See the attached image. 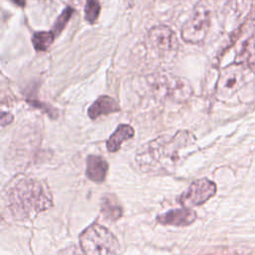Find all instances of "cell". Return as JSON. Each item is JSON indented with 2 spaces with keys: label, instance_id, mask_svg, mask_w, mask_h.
Segmentation results:
<instances>
[{
  "label": "cell",
  "instance_id": "cell-1",
  "mask_svg": "<svg viewBox=\"0 0 255 255\" xmlns=\"http://www.w3.org/2000/svg\"><path fill=\"white\" fill-rule=\"evenodd\" d=\"M194 139L188 130H179L172 135H160L142 145L135 160L143 172L169 173L182 159L181 151L192 145Z\"/></svg>",
  "mask_w": 255,
  "mask_h": 255
},
{
  "label": "cell",
  "instance_id": "cell-2",
  "mask_svg": "<svg viewBox=\"0 0 255 255\" xmlns=\"http://www.w3.org/2000/svg\"><path fill=\"white\" fill-rule=\"evenodd\" d=\"M52 205V194L48 186L35 178L17 180L7 193V206L17 220L32 218Z\"/></svg>",
  "mask_w": 255,
  "mask_h": 255
},
{
  "label": "cell",
  "instance_id": "cell-3",
  "mask_svg": "<svg viewBox=\"0 0 255 255\" xmlns=\"http://www.w3.org/2000/svg\"><path fill=\"white\" fill-rule=\"evenodd\" d=\"M85 255H119L120 243L117 237L105 226L93 223L79 237Z\"/></svg>",
  "mask_w": 255,
  "mask_h": 255
},
{
  "label": "cell",
  "instance_id": "cell-4",
  "mask_svg": "<svg viewBox=\"0 0 255 255\" xmlns=\"http://www.w3.org/2000/svg\"><path fill=\"white\" fill-rule=\"evenodd\" d=\"M210 25L209 10L205 6H197L181 29L182 39L189 44L201 43L208 32Z\"/></svg>",
  "mask_w": 255,
  "mask_h": 255
},
{
  "label": "cell",
  "instance_id": "cell-5",
  "mask_svg": "<svg viewBox=\"0 0 255 255\" xmlns=\"http://www.w3.org/2000/svg\"><path fill=\"white\" fill-rule=\"evenodd\" d=\"M246 68L247 67L235 62L225 67L220 72L216 84V95L218 98H229L241 88L245 80Z\"/></svg>",
  "mask_w": 255,
  "mask_h": 255
},
{
  "label": "cell",
  "instance_id": "cell-6",
  "mask_svg": "<svg viewBox=\"0 0 255 255\" xmlns=\"http://www.w3.org/2000/svg\"><path fill=\"white\" fill-rule=\"evenodd\" d=\"M216 193V184L207 179L194 180L179 196V202L184 207L201 205Z\"/></svg>",
  "mask_w": 255,
  "mask_h": 255
},
{
  "label": "cell",
  "instance_id": "cell-7",
  "mask_svg": "<svg viewBox=\"0 0 255 255\" xmlns=\"http://www.w3.org/2000/svg\"><path fill=\"white\" fill-rule=\"evenodd\" d=\"M148 37L152 46L161 52L174 50L177 46L176 36L170 28L163 25L152 27L148 32Z\"/></svg>",
  "mask_w": 255,
  "mask_h": 255
},
{
  "label": "cell",
  "instance_id": "cell-8",
  "mask_svg": "<svg viewBox=\"0 0 255 255\" xmlns=\"http://www.w3.org/2000/svg\"><path fill=\"white\" fill-rule=\"evenodd\" d=\"M197 215L195 211L189 207H182L168 210L156 217V221L162 225H173V226H187L193 223Z\"/></svg>",
  "mask_w": 255,
  "mask_h": 255
},
{
  "label": "cell",
  "instance_id": "cell-9",
  "mask_svg": "<svg viewBox=\"0 0 255 255\" xmlns=\"http://www.w3.org/2000/svg\"><path fill=\"white\" fill-rule=\"evenodd\" d=\"M86 175L87 177L97 183H101L106 179L109 164L105 158L100 155H89L87 157Z\"/></svg>",
  "mask_w": 255,
  "mask_h": 255
},
{
  "label": "cell",
  "instance_id": "cell-10",
  "mask_svg": "<svg viewBox=\"0 0 255 255\" xmlns=\"http://www.w3.org/2000/svg\"><path fill=\"white\" fill-rule=\"evenodd\" d=\"M120 105L115 99L109 96H101L89 108L88 116L91 119H97L103 115H109L120 112Z\"/></svg>",
  "mask_w": 255,
  "mask_h": 255
},
{
  "label": "cell",
  "instance_id": "cell-11",
  "mask_svg": "<svg viewBox=\"0 0 255 255\" xmlns=\"http://www.w3.org/2000/svg\"><path fill=\"white\" fill-rule=\"evenodd\" d=\"M134 135L133 128L128 125H120L107 140V148L110 152L118 151L122 144Z\"/></svg>",
  "mask_w": 255,
  "mask_h": 255
},
{
  "label": "cell",
  "instance_id": "cell-12",
  "mask_svg": "<svg viewBox=\"0 0 255 255\" xmlns=\"http://www.w3.org/2000/svg\"><path fill=\"white\" fill-rule=\"evenodd\" d=\"M101 213L107 220L116 221L122 217L123 208L113 195L106 194L102 198Z\"/></svg>",
  "mask_w": 255,
  "mask_h": 255
},
{
  "label": "cell",
  "instance_id": "cell-13",
  "mask_svg": "<svg viewBox=\"0 0 255 255\" xmlns=\"http://www.w3.org/2000/svg\"><path fill=\"white\" fill-rule=\"evenodd\" d=\"M235 62L247 68H255V34L245 40Z\"/></svg>",
  "mask_w": 255,
  "mask_h": 255
},
{
  "label": "cell",
  "instance_id": "cell-14",
  "mask_svg": "<svg viewBox=\"0 0 255 255\" xmlns=\"http://www.w3.org/2000/svg\"><path fill=\"white\" fill-rule=\"evenodd\" d=\"M55 38H56V36L52 31L36 32L32 36V44L36 51L44 52L50 48V46L53 44Z\"/></svg>",
  "mask_w": 255,
  "mask_h": 255
},
{
  "label": "cell",
  "instance_id": "cell-15",
  "mask_svg": "<svg viewBox=\"0 0 255 255\" xmlns=\"http://www.w3.org/2000/svg\"><path fill=\"white\" fill-rule=\"evenodd\" d=\"M101 12V4L99 0H86L85 5V19L90 23L94 24Z\"/></svg>",
  "mask_w": 255,
  "mask_h": 255
},
{
  "label": "cell",
  "instance_id": "cell-16",
  "mask_svg": "<svg viewBox=\"0 0 255 255\" xmlns=\"http://www.w3.org/2000/svg\"><path fill=\"white\" fill-rule=\"evenodd\" d=\"M74 12H75L74 8L68 6V7L65 8V10H63V12L57 18V20L55 22V25L53 27V30H52V32L55 34L56 37L64 30V28L66 27L67 23L71 19V17L74 14Z\"/></svg>",
  "mask_w": 255,
  "mask_h": 255
},
{
  "label": "cell",
  "instance_id": "cell-17",
  "mask_svg": "<svg viewBox=\"0 0 255 255\" xmlns=\"http://www.w3.org/2000/svg\"><path fill=\"white\" fill-rule=\"evenodd\" d=\"M12 120H13L12 115L6 114V113H2V116H1V125L2 126L10 124L12 122Z\"/></svg>",
  "mask_w": 255,
  "mask_h": 255
},
{
  "label": "cell",
  "instance_id": "cell-18",
  "mask_svg": "<svg viewBox=\"0 0 255 255\" xmlns=\"http://www.w3.org/2000/svg\"><path fill=\"white\" fill-rule=\"evenodd\" d=\"M11 1L19 7H25L26 5V0H11Z\"/></svg>",
  "mask_w": 255,
  "mask_h": 255
}]
</instances>
